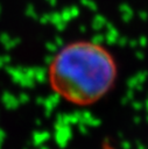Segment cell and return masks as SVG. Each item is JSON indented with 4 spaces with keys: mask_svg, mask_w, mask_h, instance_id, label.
<instances>
[{
    "mask_svg": "<svg viewBox=\"0 0 148 149\" xmlns=\"http://www.w3.org/2000/svg\"><path fill=\"white\" fill-rule=\"evenodd\" d=\"M118 68L113 55L92 41L64 45L50 61L48 80L65 101L87 106L103 99L114 86Z\"/></svg>",
    "mask_w": 148,
    "mask_h": 149,
    "instance_id": "cell-1",
    "label": "cell"
}]
</instances>
